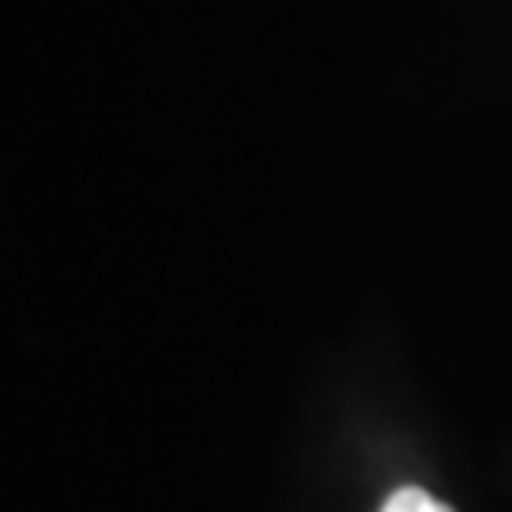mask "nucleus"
Segmentation results:
<instances>
[{"instance_id":"nucleus-1","label":"nucleus","mask_w":512,"mask_h":512,"mask_svg":"<svg viewBox=\"0 0 512 512\" xmlns=\"http://www.w3.org/2000/svg\"><path fill=\"white\" fill-rule=\"evenodd\" d=\"M380 512H453V508H448L444 500H436V495H427L423 487H402L384 500Z\"/></svg>"}]
</instances>
